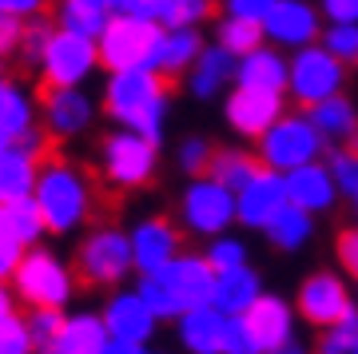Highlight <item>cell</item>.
I'll return each mask as SVG.
<instances>
[{
  "instance_id": "1",
  "label": "cell",
  "mask_w": 358,
  "mask_h": 354,
  "mask_svg": "<svg viewBox=\"0 0 358 354\" xmlns=\"http://www.w3.org/2000/svg\"><path fill=\"white\" fill-rule=\"evenodd\" d=\"M140 295L148 299V306L159 318H179V315H187L192 306L211 303V295H215V267L207 263V255L203 259L176 255L159 271L143 275Z\"/></svg>"
},
{
  "instance_id": "2",
  "label": "cell",
  "mask_w": 358,
  "mask_h": 354,
  "mask_svg": "<svg viewBox=\"0 0 358 354\" xmlns=\"http://www.w3.org/2000/svg\"><path fill=\"white\" fill-rule=\"evenodd\" d=\"M108 112L131 132H143L159 143L167 115V92L155 68H124L108 80Z\"/></svg>"
},
{
  "instance_id": "3",
  "label": "cell",
  "mask_w": 358,
  "mask_h": 354,
  "mask_svg": "<svg viewBox=\"0 0 358 354\" xmlns=\"http://www.w3.org/2000/svg\"><path fill=\"white\" fill-rule=\"evenodd\" d=\"M36 203L40 211H44V223H48V231H72L84 223V215H88L92 207V187L88 179L80 176L76 167L60 164V160H48V164L40 167V179H36Z\"/></svg>"
},
{
  "instance_id": "4",
  "label": "cell",
  "mask_w": 358,
  "mask_h": 354,
  "mask_svg": "<svg viewBox=\"0 0 358 354\" xmlns=\"http://www.w3.org/2000/svg\"><path fill=\"white\" fill-rule=\"evenodd\" d=\"M164 24L148 20V16H131V13H112L108 28L100 32V64L112 72L124 68H152L155 48H159Z\"/></svg>"
},
{
  "instance_id": "5",
  "label": "cell",
  "mask_w": 358,
  "mask_h": 354,
  "mask_svg": "<svg viewBox=\"0 0 358 354\" xmlns=\"http://www.w3.org/2000/svg\"><path fill=\"white\" fill-rule=\"evenodd\" d=\"M96 60H100L96 36L60 28V32H52L48 44H44L40 72H44V84H48V88H76V84H84V80L92 76Z\"/></svg>"
},
{
  "instance_id": "6",
  "label": "cell",
  "mask_w": 358,
  "mask_h": 354,
  "mask_svg": "<svg viewBox=\"0 0 358 354\" xmlns=\"http://www.w3.org/2000/svg\"><path fill=\"white\" fill-rule=\"evenodd\" d=\"M327 139L319 136V127L310 124V115H279L275 124L259 136V155L263 164L275 171H291V167L310 164L322 152Z\"/></svg>"
},
{
  "instance_id": "7",
  "label": "cell",
  "mask_w": 358,
  "mask_h": 354,
  "mask_svg": "<svg viewBox=\"0 0 358 354\" xmlns=\"http://www.w3.org/2000/svg\"><path fill=\"white\" fill-rule=\"evenodd\" d=\"M13 283H16V295L28 306H64L72 299V275L48 251H24Z\"/></svg>"
},
{
  "instance_id": "8",
  "label": "cell",
  "mask_w": 358,
  "mask_h": 354,
  "mask_svg": "<svg viewBox=\"0 0 358 354\" xmlns=\"http://www.w3.org/2000/svg\"><path fill=\"white\" fill-rule=\"evenodd\" d=\"M287 88L307 108L327 100V96H338V88H343V60L327 44H303L299 56L291 60V84Z\"/></svg>"
},
{
  "instance_id": "9",
  "label": "cell",
  "mask_w": 358,
  "mask_h": 354,
  "mask_svg": "<svg viewBox=\"0 0 358 354\" xmlns=\"http://www.w3.org/2000/svg\"><path fill=\"white\" fill-rule=\"evenodd\" d=\"M239 219V199L227 183L211 179H195L187 195H183V223L195 231V235H223L227 223Z\"/></svg>"
},
{
  "instance_id": "10",
  "label": "cell",
  "mask_w": 358,
  "mask_h": 354,
  "mask_svg": "<svg viewBox=\"0 0 358 354\" xmlns=\"http://www.w3.org/2000/svg\"><path fill=\"white\" fill-rule=\"evenodd\" d=\"M103 171L120 187H140L155 171V139L143 132H115L103 139Z\"/></svg>"
},
{
  "instance_id": "11",
  "label": "cell",
  "mask_w": 358,
  "mask_h": 354,
  "mask_svg": "<svg viewBox=\"0 0 358 354\" xmlns=\"http://www.w3.org/2000/svg\"><path fill=\"white\" fill-rule=\"evenodd\" d=\"M136 267V255H131V239L120 235L112 227H100L92 231L84 247H80V275L103 287V283H120Z\"/></svg>"
},
{
  "instance_id": "12",
  "label": "cell",
  "mask_w": 358,
  "mask_h": 354,
  "mask_svg": "<svg viewBox=\"0 0 358 354\" xmlns=\"http://www.w3.org/2000/svg\"><path fill=\"white\" fill-rule=\"evenodd\" d=\"M235 199H239V219H243L247 227H267L271 219L291 203L287 199V176L263 164Z\"/></svg>"
},
{
  "instance_id": "13",
  "label": "cell",
  "mask_w": 358,
  "mask_h": 354,
  "mask_svg": "<svg viewBox=\"0 0 358 354\" xmlns=\"http://www.w3.org/2000/svg\"><path fill=\"white\" fill-rule=\"evenodd\" d=\"M247 327L255 334L259 354L263 351H299L294 346V315L282 299H271V295H259L251 311H247Z\"/></svg>"
},
{
  "instance_id": "14",
  "label": "cell",
  "mask_w": 358,
  "mask_h": 354,
  "mask_svg": "<svg viewBox=\"0 0 358 354\" xmlns=\"http://www.w3.org/2000/svg\"><path fill=\"white\" fill-rule=\"evenodd\" d=\"M350 311H355V303H350L346 287L334 275H310L303 283V291H299V315L315 323V327H331Z\"/></svg>"
},
{
  "instance_id": "15",
  "label": "cell",
  "mask_w": 358,
  "mask_h": 354,
  "mask_svg": "<svg viewBox=\"0 0 358 354\" xmlns=\"http://www.w3.org/2000/svg\"><path fill=\"white\" fill-rule=\"evenodd\" d=\"M279 115H282L279 92L243 88V84H239V92H231V100H227V124L235 127L239 136H263Z\"/></svg>"
},
{
  "instance_id": "16",
  "label": "cell",
  "mask_w": 358,
  "mask_h": 354,
  "mask_svg": "<svg viewBox=\"0 0 358 354\" xmlns=\"http://www.w3.org/2000/svg\"><path fill=\"white\" fill-rule=\"evenodd\" d=\"M263 28L282 48H303V44H315V36H319V13L307 0H275Z\"/></svg>"
},
{
  "instance_id": "17",
  "label": "cell",
  "mask_w": 358,
  "mask_h": 354,
  "mask_svg": "<svg viewBox=\"0 0 358 354\" xmlns=\"http://www.w3.org/2000/svg\"><path fill=\"white\" fill-rule=\"evenodd\" d=\"M44 148H32V143H8L0 148V203H13V199H24L36 191V179H40V160H44Z\"/></svg>"
},
{
  "instance_id": "18",
  "label": "cell",
  "mask_w": 358,
  "mask_h": 354,
  "mask_svg": "<svg viewBox=\"0 0 358 354\" xmlns=\"http://www.w3.org/2000/svg\"><path fill=\"white\" fill-rule=\"evenodd\" d=\"M155 318H159V315L148 306V299H143L140 291H136V295H115L112 303H108V311H103L108 334L120 339V342H131L136 351H143V342L152 339Z\"/></svg>"
},
{
  "instance_id": "19",
  "label": "cell",
  "mask_w": 358,
  "mask_h": 354,
  "mask_svg": "<svg viewBox=\"0 0 358 354\" xmlns=\"http://www.w3.org/2000/svg\"><path fill=\"white\" fill-rule=\"evenodd\" d=\"M287 176V199L299 203V207H307L310 215L315 211H327L334 203V195H338V183H334L331 167L322 164H303V167H291V171H282Z\"/></svg>"
},
{
  "instance_id": "20",
  "label": "cell",
  "mask_w": 358,
  "mask_h": 354,
  "mask_svg": "<svg viewBox=\"0 0 358 354\" xmlns=\"http://www.w3.org/2000/svg\"><path fill=\"white\" fill-rule=\"evenodd\" d=\"M223 334H227V315L215 303L192 306L187 315H179V339L195 354H223Z\"/></svg>"
},
{
  "instance_id": "21",
  "label": "cell",
  "mask_w": 358,
  "mask_h": 354,
  "mask_svg": "<svg viewBox=\"0 0 358 354\" xmlns=\"http://www.w3.org/2000/svg\"><path fill=\"white\" fill-rule=\"evenodd\" d=\"M235 84L243 88H263V92H282L291 84V64L282 60L275 48H251L235 64Z\"/></svg>"
},
{
  "instance_id": "22",
  "label": "cell",
  "mask_w": 358,
  "mask_h": 354,
  "mask_svg": "<svg viewBox=\"0 0 358 354\" xmlns=\"http://www.w3.org/2000/svg\"><path fill=\"white\" fill-rule=\"evenodd\" d=\"M176 251H179V239L164 219H148V223H140L131 231V255H136V271L140 275H152L164 263H171Z\"/></svg>"
},
{
  "instance_id": "23",
  "label": "cell",
  "mask_w": 358,
  "mask_h": 354,
  "mask_svg": "<svg viewBox=\"0 0 358 354\" xmlns=\"http://www.w3.org/2000/svg\"><path fill=\"white\" fill-rule=\"evenodd\" d=\"M44 120L56 136H76L92 124V100L76 88H48L44 96Z\"/></svg>"
},
{
  "instance_id": "24",
  "label": "cell",
  "mask_w": 358,
  "mask_h": 354,
  "mask_svg": "<svg viewBox=\"0 0 358 354\" xmlns=\"http://www.w3.org/2000/svg\"><path fill=\"white\" fill-rule=\"evenodd\" d=\"M259 295H263L259 291V275L247 263L215 271V295H211V303H215L223 315H247Z\"/></svg>"
},
{
  "instance_id": "25",
  "label": "cell",
  "mask_w": 358,
  "mask_h": 354,
  "mask_svg": "<svg viewBox=\"0 0 358 354\" xmlns=\"http://www.w3.org/2000/svg\"><path fill=\"white\" fill-rule=\"evenodd\" d=\"M108 323L96 315H72L64 318V327L52 342V351L56 354H103L108 351Z\"/></svg>"
},
{
  "instance_id": "26",
  "label": "cell",
  "mask_w": 358,
  "mask_h": 354,
  "mask_svg": "<svg viewBox=\"0 0 358 354\" xmlns=\"http://www.w3.org/2000/svg\"><path fill=\"white\" fill-rule=\"evenodd\" d=\"M307 115H310V124L319 127V136L327 139V143H334V148H343L346 139L358 136V115L343 96H327V100L310 104Z\"/></svg>"
},
{
  "instance_id": "27",
  "label": "cell",
  "mask_w": 358,
  "mask_h": 354,
  "mask_svg": "<svg viewBox=\"0 0 358 354\" xmlns=\"http://www.w3.org/2000/svg\"><path fill=\"white\" fill-rule=\"evenodd\" d=\"M199 52H203V44L195 36V28H164L152 68L155 72H167V76H179L183 68H192L199 60Z\"/></svg>"
},
{
  "instance_id": "28",
  "label": "cell",
  "mask_w": 358,
  "mask_h": 354,
  "mask_svg": "<svg viewBox=\"0 0 358 354\" xmlns=\"http://www.w3.org/2000/svg\"><path fill=\"white\" fill-rule=\"evenodd\" d=\"M235 64H239V56H235V52H227L223 44L203 48V52H199V60L192 64V92L199 96V100L215 96L227 80H235Z\"/></svg>"
},
{
  "instance_id": "29",
  "label": "cell",
  "mask_w": 358,
  "mask_h": 354,
  "mask_svg": "<svg viewBox=\"0 0 358 354\" xmlns=\"http://www.w3.org/2000/svg\"><path fill=\"white\" fill-rule=\"evenodd\" d=\"M0 231H4V235H13L20 247H32V243L48 231L36 195H24V199H13V203H0Z\"/></svg>"
},
{
  "instance_id": "30",
  "label": "cell",
  "mask_w": 358,
  "mask_h": 354,
  "mask_svg": "<svg viewBox=\"0 0 358 354\" xmlns=\"http://www.w3.org/2000/svg\"><path fill=\"white\" fill-rule=\"evenodd\" d=\"M112 13H115V0H60L56 20H60V28H72V32H84V36L100 40Z\"/></svg>"
},
{
  "instance_id": "31",
  "label": "cell",
  "mask_w": 358,
  "mask_h": 354,
  "mask_svg": "<svg viewBox=\"0 0 358 354\" xmlns=\"http://www.w3.org/2000/svg\"><path fill=\"white\" fill-rule=\"evenodd\" d=\"M32 132V104L16 84L0 80V148L20 143Z\"/></svg>"
},
{
  "instance_id": "32",
  "label": "cell",
  "mask_w": 358,
  "mask_h": 354,
  "mask_svg": "<svg viewBox=\"0 0 358 354\" xmlns=\"http://www.w3.org/2000/svg\"><path fill=\"white\" fill-rule=\"evenodd\" d=\"M263 231H267V239L275 243V247H282V251H299V247L310 239L315 223H310V211H307V207L287 203V207H282V211L271 219Z\"/></svg>"
},
{
  "instance_id": "33",
  "label": "cell",
  "mask_w": 358,
  "mask_h": 354,
  "mask_svg": "<svg viewBox=\"0 0 358 354\" xmlns=\"http://www.w3.org/2000/svg\"><path fill=\"white\" fill-rule=\"evenodd\" d=\"M267 36V28L259 24V20H243V16H227L223 24H219V44L235 56H247L251 48H259Z\"/></svg>"
},
{
  "instance_id": "34",
  "label": "cell",
  "mask_w": 358,
  "mask_h": 354,
  "mask_svg": "<svg viewBox=\"0 0 358 354\" xmlns=\"http://www.w3.org/2000/svg\"><path fill=\"white\" fill-rule=\"evenodd\" d=\"M255 171H259V164L251 160V155H243V152H219L215 160H211V176H215L219 183H227L235 195L251 183Z\"/></svg>"
},
{
  "instance_id": "35",
  "label": "cell",
  "mask_w": 358,
  "mask_h": 354,
  "mask_svg": "<svg viewBox=\"0 0 358 354\" xmlns=\"http://www.w3.org/2000/svg\"><path fill=\"white\" fill-rule=\"evenodd\" d=\"M207 13H211V4H207V0H164L159 24H164V28H195Z\"/></svg>"
},
{
  "instance_id": "36",
  "label": "cell",
  "mask_w": 358,
  "mask_h": 354,
  "mask_svg": "<svg viewBox=\"0 0 358 354\" xmlns=\"http://www.w3.org/2000/svg\"><path fill=\"white\" fill-rule=\"evenodd\" d=\"M322 44H327L343 64H358V24L355 20H331Z\"/></svg>"
},
{
  "instance_id": "37",
  "label": "cell",
  "mask_w": 358,
  "mask_h": 354,
  "mask_svg": "<svg viewBox=\"0 0 358 354\" xmlns=\"http://www.w3.org/2000/svg\"><path fill=\"white\" fill-rule=\"evenodd\" d=\"M322 351H327V354H350V351H358V311H350V315H343L338 323L327 327V334H322Z\"/></svg>"
},
{
  "instance_id": "38",
  "label": "cell",
  "mask_w": 358,
  "mask_h": 354,
  "mask_svg": "<svg viewBox=\"0 0 358 354\" xmlns=\"http://www.w3.org/2000/svg\"><path fill=\"white\" fill-rule=\"evenodd\" d=\"M64 327V315H60V306H32V318H28V330H32V342L52 351V342Z\"/></svg>"
},
{
  "instance_id": "39",
  "label": "cell",
  "mask_w": 358,
  "mask_h": 354,
  "mask_svg": "<svg viewBox=\"0 0 358 354\" xmlns=\"http://www.w3.org/2000/svg\"><path fill=\"white\" fill-rule=\"evenodd\" d=\"M32 351V330L28 323H20L16 315L0 318V354H24Z\"/></svg>"
},
{
  "instance_id": "40",
  "label": "cell",
  "mask_w": 358,
  "mask_h": 354,
  "mask_svg": "<svg viewBox=\"0 0 358 354\" xmlns=\"http://www.w3.org/2000/svg\"><path fill=\"white\" fill-rule=\"evenodd\" d=\"M207 263L215 271H227V267H243L247 263V247L239 239H227V235H215L211 239V251H207Z\"/></svg>"
},
{
  "instance_id": "41",
  "label": "cell",
  "mask_w": 358,
  "mask_h": 354,
  "mask_svg": "<svg viewBox=\"0 0 358 354\" xmlns=\"http://www.w3.org/2000/svg\"><path fill=\"white\" fill-rule=\"evenodd\" d=\"M223 351L227 354H259L255 334L247 327V315H227V334H223Z\"/></svg>"
},
{
  "instance_id": "42",
  "label": "cell",
  "mask_w": 358,
  "mask_h": 354,
  "mask_svg": "<svg viewBox=\"0 0 358 354\" xmlns=\"http://www.w3.org/2000/svg\"><path fill=\"white\" fill-rule=\"evenodd\" d=\"M331 176H334V183H338L343 195H355L358 191V155L338 148V152L331 155Z\"/></svg>"
},
{
  "instance_id": "43",
  "label": "cell",
  "mask_w": 358,
  "mask_h": 354,
  "mask_svg": "<svg viewBox=\"0 0 358 354\" xmlns=\"http://www.w3.org/2000/svg\"><path fill=\"white\" fill-rule=\"evenodd\" d=\"M20 259H24V247H20V243H16L13 235H4V231H0V283L16 275Z\"/></svg>"
},
{
  "instance_id": "44",
  "label": "cell",
  "mask_w": 358,
  "mask_h": 354,
  "mask_svg": "<svg viewBox=\"0 0 358 354\" xmlns=\"http://www.w3.org/2000/svg\"><path fill=\"white\" fill-rule=\"evenodd\" d=\"M179 164H183V171H203L211 164V148H207L203 139H187L179 148Z\"/></svg>"
},
{
  "instance_id": "45",
  "label": "cell",
  "mask_w": 358,
  "mask_h": 354,
  "mask_svg": "<svg viewBox=\"0 0 358 354\" xmlns=\"http://www.w3.org/2000/svg\"><path fill=\"white\" fill-rule=\"evenodd\" d=\"M275 8V0H227V16H243V20H267V13Z\"/></svg>"
},
{
  "instance_id": "46",
  "label": "cell",
  "mask_w": 358,
  "mask_h": 354,
  "mask_svg": "<svg viewBox=\"0 0 358 354\" xmlns=\"http://www.w3.org/2000/svg\"><path fill=\"white\" fill-rule=\"evenodd\" d=\"M48 36H52L48 24H28V28H24V56H28V64H40Z\"/></svg>"
},
{
  "instance_id": "47",
  "label": "cell",
  "mask_w": 358,
  "mask_h": 354,
  "mask_svg": "<svg viewBox=\"0 0 358 354\" xmlns=\"http://www.w3.org/2000/svg\"><path fill=\"white\" fill-rule=\"evenodd\" d=\"M24 40V28H20V16H4L0 13V60H4V52L16 48Z\"/></svg>"
},
{
  "instance_id": "48",
  "label": "cell",
  "mask_w": 358,
  "mask_h": 354,
  "mask_svg": "<svg viewBox=\"0 0 358 354\" xmlns=\"http://www.w3.org/2000/svg\"><path fill=\"white\" fill-rule=\"evenodd\" d=\"M115 13H131V16L159 20V13H164V0H115Z\"/></svg>"
},
{
  "instance_id": "49",
  "label": "cell",
  "mask_w": 358,
  "mask_h": 354,
  "mask_svg": "<svg viewBox=\"0 0 358 354\" xmlns=\"http://www.w3.org/2000/svg\"><path fill=\"white\" fill-rule=\"evenodd\" d=\"M322 13L331 20H355L358 24V0H322Z\"/></svg>"
},
{
  "instance_id": "50",
  "label": "cell",
  "mask_w": 358,
  "mask_h": 354,
  "mask_svg": "<svg viewBox=\"0 0 358 354\" xmlns=\"http://www.w3.org/2000/svg\"><path fill=\"white\" fill-rule=\"evenodd\" d=\"M338 255H343V267L350 275H358V231H346L343 243H338Z\"/></svg>"
},
{
  "instance_id": "51",
  "label": "cell",
  "mask_w": 358,
  "mask_h": 354,
  "mask_svg": "<svg viewBox=\"0 0 358 354\" xmlns=\"http://www.w3.org/2000/svg\"><path fill=\"white\" fill-rule=\"evenodd\" d=\"M44 8V0H0V13L4 16H32V13H40Z\"/></svg>"
},
{
  "instance_id": "52",
  "label": "cell",
  "mask_w": 358,
  "mask_h": 354,
  "mask_svg": "<svg viewBox=\"0 0 358 354\" xmlns=\"http://www.w3.org/2000/svg\"><path fill=\"white\" fill-rule=\"evenodd\" d=\"M4 315H16V299H13V291L0 283V318H4Z\"/></svg>"
},
{
  "instance_id": "53",
  "label": "cell",
  "mask_w": 358,
  "mask_h": 354,
  "mask_svg": "<svg viewBox=\"0 0 358 354\" xmlns=\"http://www.w3.org/2000/svg\"><path fill=\"white\" fill-rule=\"evenodd\" d=\"M355 211H358V191H355Z\"/></svg>"
}]
</instances>
